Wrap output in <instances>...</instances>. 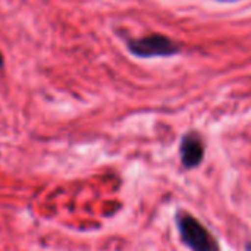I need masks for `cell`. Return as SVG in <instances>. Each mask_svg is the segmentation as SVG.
I'll list each match as a JSON object with an SVG mask.
<instances>
[{
  "mask_svg": "<svg viewBox=\"0 0 251 251\" xmlns=\"http://www.w3.org/2000/svg\"><path fill=\"white\" fill-rule=\"evenodd\" d=\"M203 156H204V149H203L201 138L194 132L187 134L181 143L182 165L185 168H196L201 163Z\"/></svg>",
  "mask_w": 251,
  "mask_h": 251,
  "instance_id": "obj_3",
  "label": "cell"
},
{
  "mask_svg": "<svg viewBox=\"0 0 251 251\" xmlns=\"http://www.w3.org/2000/svg\"><path fill=\"white\" fill-rule=\"evenodd\" d=\"M178 228L184 243L193 251H218L216 240L196 218L181 215L178 218Z\"/></svg>",
  "mask_w": 251,
  "mask_h": 251,
  "instance_id": "obj_1",
  "label": "cell"
},
{
  "mask_svg": "<svg viewBox=\"0 0 251 251\" xmlns=\"http://www.w3.org/2000/svg\"><path fill=\"white\" fill-rule=\"evenodd\" d=\"M128 47L138 57L172 56L179 51V47L171 38L160 34H153L140 40H132L128 43Z\"/></svg>",
  "mask_w": 251,
  "mask_h": 251,
  "instance_id": "obj_2",
  "label": "cell"
},
{
  "mask_svg": "<svg viewBox=\"0 0 251 251\" xmlns=\"http://www.w3.org/2000/svg\"><path fill=\"white\" fill-rule=\"evenodd\" d=\"M3 68V56H1V53H0V69Z\"/></svg>",
  "mask_w": 251,
  "mask_h": 251,
  "instance_id": "obj_4",
  "label": "cell"
}]
</instances>
